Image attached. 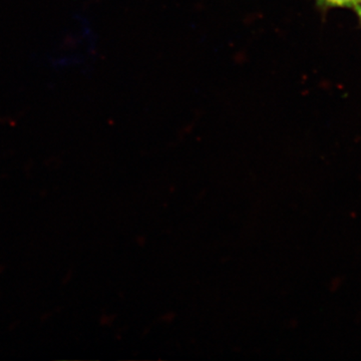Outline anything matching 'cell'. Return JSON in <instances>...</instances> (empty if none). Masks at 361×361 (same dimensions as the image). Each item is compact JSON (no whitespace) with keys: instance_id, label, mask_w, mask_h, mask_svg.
<instances>
[{"instance_id":"obj_1","label":"cell","mask_w":361,"mask_h":361,"mask_svg":"<svg viewBox=\"0 0 361 361\" xmlns=\"http://www.w3.org/2000/svg\"><path fill=\"white\" fill-rule=\"evenodd\" d=\"M356 1L357 0H315V6L323 18H325L329 11L334 9H353Z\"/></svg>"},{"instance_id":"obj_2","label":"cell","mask_w":361,"mask_h":361,"mask_svg":"<svg viewBox=\"0 0 361 361\" xmlns=\"http://www.w3.org/2000/svg\"><path fill=\"white\" fill-rule=\"evenodd\" d=\"M353 9H355L356 16H357L358 20H360V23L361 25V0H357L356 1L355 7H353Z\"/></svg>"}]
</instances>
